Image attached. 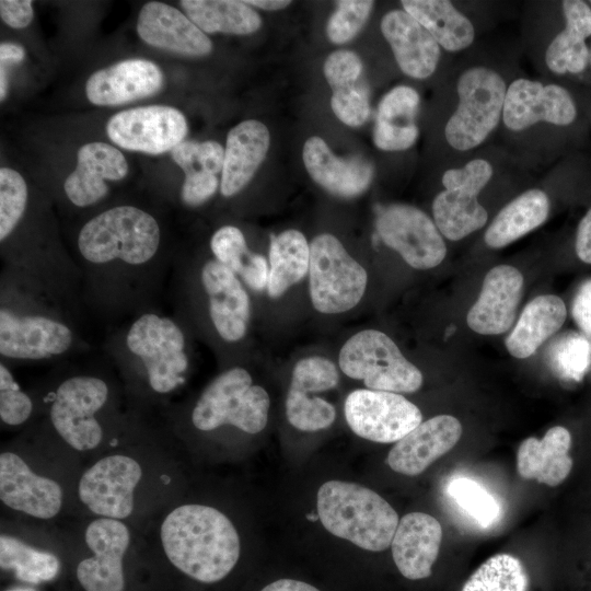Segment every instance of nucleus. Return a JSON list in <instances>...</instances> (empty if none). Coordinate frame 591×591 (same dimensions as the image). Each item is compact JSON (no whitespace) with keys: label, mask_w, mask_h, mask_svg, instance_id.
Listing matches in <instances>:
<instances>
[{"label":"nucleus","mask_w":591,"mask_h":591,"mask_svg":"<svg viewBox=\"0 0 591 591\" xmlns=\"http://www.w3.org/2000/svg\"><path fill=\"white\" fill-rule=\"evenodd\" d=\"M129 540V530L119 520L100 518L89 524L85 543L93 556L77 567V578L85 591H124L123 557Z\"/></svg>","instance_id":"nucleus-17"},{"label":"nucleus","mask_w":591,"mask_h":591,"mask_svg":"<svg viewBox=\"0 0 591 591\" xmlns=\"http://www.w3.org/2000/svg\"><path fill=\"white\" fill-rule=\"evenodd\" d=\"M218 188H220V179L216 174L186 173L179 189V200L188 208H197L212 198Z\"/></svg>","instance_id":"nucleus-49"},{"label":"nucleus","mask_w":591,"mask_h":591,"mask_svg":"<svg viewBox=\"0 0 591 591\" xmlns=\"http://www.w3.org/2000/svg\"><path fill=\"white\" fill-rule=\"evenodd\" d=\"M166 290L174 315L188 329L201 315V324L225 346L246 337L251 298L241 278L213 256L198 264L175 253Z\"/></svg>","instance_id":"nucleus-4"},{"label":"nucleus","mask_w":591,"mask_h":591,"mask_svg":"<svg viewBox=\"0 0 591 591\" xmlns=\"http://www.w3.org/2000/svg\"><path fill=\"white\" fill-rule=\"evenodd\" d=\"M368 282L366 269L329 233L310 243L309 293L313 306L324 314L351 310L362 299Z\"/></svg>","instance_id":"nucleus-10"},{"label":"nucleus","mask_w":591,"mask_h":591,"mask_svg":"<svg viewBox=\"0 0 591 591\" xmlns=\"http://www.w3.org/2000/svg\"><path fill=\"white\" fill-rule=\"evenodd\" d=\"M111 393V383L102 372L67 374L49 397L48 418L53 428L78 451L96 448L104 437L99 415L108 406Z\"/></svg>","instance_id":"nucleus-8"},{"label":"nucleus","mask_w":591,"mask_h":591,"mask_svg":"<svg viewBox=\"0 0 591 591\" xmlns=\"http://www.w3.org/2000/svg\"><path fill=\"white\" fill-rule=\"evenodd\" d=\"M0 16L12 28L26 27L33 20L34 11L30 0H1Z\"/></svg>","instance_id":"nucleus-52"},{"label":"nucleus","mask_w":591,"mask_h":591,"mask_svg":"<svg viewBox=\"0 0 591 591\" xmlns=\"http://www.w3.org/2000/svg\"><path fill=\"white\" fill-rule=\"evenodd\" d=\"M269 142L268 128L259 120L246 119L230 129L220 179L223 197L237 195L250 183L266 158Z\"/></svg>","instance_id":"nucleus-28"},{"label":"nucleus","mask_w":591,"mask_h":591,"mask_svg":"<svg viewBox=\"0 0 591 591\" xmlns=\"http://www.w3.org/2000/svg\"><path fill=\"white\" fill-rule=\"evenodd\" d=\"M269 405L266 390L253 384L245 368L234 366L206 386L190 412V421L199 431L229 425L255 434L267 425Z\"/></svg>","instance_id":"nucleus-7"},{"label":"nucleus","mask_w":591,"mask_h":591,"mask_svg":"<svg viewBox=\"0 0 591 591\" xmlns=\"http://www.w3.org/2000/svg\"><path fill=\"white\" fill-rule=\"evenodd\" d=\"M419 107V95L407 85H397L380 101L376 120L395 126L414 125Z\"/></svg>","instance_id":"nucleus-46"},{"label":"nucleus","mask_w":591,"mask_h":591,"mask_svg":"<svg viewBox=\"0 0 591 591\" xmlns=\"http://www.w3.org/2000/svg\"><path fill=\"white\" fill-rule=\"evenodd\" d=\"M572 316L576 324L591 336V279L579 287L572 302Z\"/></svg>","instance_id":"nucleus-53"},{"label":"nucleus","mask_w":591,"mask_h":591,"mask_svg":"<svg viewBox=\"0 0 591 591\" xmlns=\"http://www.w3.org/2000/svg\"><path fill=\"white\" fill-rule=\"evenodd\" d=\"M331 107L335 116L349 127L363 125L370 116L368 92L359 84L333 91Z\"/></svg>","instance_id":"nucleus-47"},{"label":"nucleus","mask_w":591,"mask_h":591,"mask_svg":"<svg viewBox=\"0 0 591 591\" xmlns=\"http://www.w3.org/2000/svg\"><path fill=\"white\" fill-rule=\"evenodd\" d=\"M171 157L185 174L207 172L218 175L222 172L224 149L212 140H184L171 151Z\"/></svg>","instance_id":"nucleus-41"},{"label":"nucleus","mask_w":591,"mask_h":591,"mask_svg":"<svg viewBox=\"0 0 591 591\" xmlns=\"http://www.w3.org/2000/svg\"><path fill=\"white\" fill-rule=\"evenodd\" d=\"M418 138L416 124L395 126L384 121H375L373 131L374 144L384 151H402L410 148Z\"/></svg>","instance_id":"nucleus-50"},{"label":"nucleus","mask_w":591,"mask_h":591,"mask_svg":"<svg viewBox=\"0 0 591 591\" xmlns=\"http://www.w3.org/2000/svg\"><path fill=\"white\" fill-rule=\"evenodd\" d=\"M529 577L517 557L501 553L485 560L461 591H528Z\"/></svg>","instance_id":"nucleus-37"},{"label":"nucleus","mask_w":591,"mask_h":591,"mask_svg":"<svg viewBox=\"0 0 591 591\" xmlns=\"http://www.w3.org/2000/svg\"><path fill=\"white\" fill-rule=\"evenodd\" d=\"M9 81L4 67H0V100L3 102L8 94Z\"/></svg>","instance_id":"nucleus-58"},{"label":"nucleus","mask_w":591,"mask_h":591,"mask_svg":"<svg viewBox=\"0 0 591 591\" xmlns=\"http://www.w3.org/2000/svg\"><path fill=\"white\" fill-rule=\"evenodd\" d=\"M339 381L337 367L325 357L313 356L299 360L292 371L290 387L305 392H325Z\"/></svg>","instance_id":"nucleus-44"},{"label":"nucleus","mask_w":591,"mask_h":591,"mask_svg":"<svg viewBox=\"0 0 591 591\" xmlns=\"http://www.w3.org/2000/svg\"><path fill=\"white\" fill-rule=\"evenodd\" d=\"M338 363L344 374L362 380L369 390L413 393L422 384L420 370L392 338L376 329H364L347 339Z\"/></svg>","instance_id":"nucleus-9"},{"label":"nucleus","mask_w":591,"mask_h":591,"mask_svg":"<svg viewBox=\"0 0 591 591\" xmlns=\"http://www.w3.org/2000/svg\"><path fill=\"white\" fill-rule=\"evenodd\" d=\"M459 104L448 120L444 135L448 143L467 151L479 146L502 116L507 88L499 73L485 67H473L459 78Z\"/></svg>","instance_id":"nucleus-11"},{"label":"nucleus","mask_w":591,"mask_h":591,"mask_svg":"<svg viewBox=\"0 0 591 591\" xmlns=\"http://www.w3.org/2000/svg\"><path fill=\"white\" fill-rule=\"evenodd\" d=\"M380 26L406 76L426 79L434 72L440 46L416 19L404 10H393L382 18Z\"/></svg>","instance_id":"nucleus-26"},{"label":"nucleus","mask_w":591,"mask_h":591,"mask_svg":"<svg viewBox=\"0 0 591 591\" xmlns=\"http://www.w3.org/2000/svg\"><path fill=\"white\" fill-rule=\"evenodd\" d=\"M442 541L440 522L424 512H410L398 522L391 548L394 563L407 579L419 580L431 575Z\"/></svg>","instance_id":"nucleus-27"},{"label":"nucleus","mask_w":591,"mask_h":591,"mask_svg":"<svg viewBox=\"0 0 591 591\" xmlns=\"http://www.w3.org/2000/svg\"><path fill=\"white\" fill-rule=\"evenodd\" d=\"M209 247L212 256L237 276L252 253L247 247L243 232L232 224L217 229L211 235Z\"/></svg>","instance_id":"nucleus-45"},{"label":"nucleus","mask_w":591,"mask_h":591,"mask_svg":"<svg viewBox=\"0 0 591 591\" xmlns=\"http://www.w3.org/2000/svg\"><path fill=\"white\" fill-rule=\"evenodd\" d=\"M563 11L566 27L549 44L545 61L557 74L579 73L590 58L586 38L591 35V9L584 1L565 0Z\"/></svg>","instance_id":"nucleus-31"},{"label":"nucleus","mask_w":591,"mask_h":591,"mask_svg":"<svg viewBox=\"0 0 591 591\" xmlns=\"http://www.w3.org/2000/svg\"><path fill=\"white\" fill-rule=\"evenodd\" d=\"M462 436L461 422L451 415L434 416L419 424L398 440L389 452L386 463L403 475L421 474L449 452Z\"/></svg>","instance_id":"nucleus-24"},{"label":"nucleus","mask_w":591,"mask_h":591,"mask_svg":"<svg viewBox=\"0 0 591 591\" xmlns=\"http://www.w3.org/2000/svg\"><path fill=\"white\" fill-rule=\"evenodd\" d=\"M34 410L31 396L21 390L7 362L0 361V418L8 426L26 422Z\"/></svg>","instance_id":"nucleus-43"},{"label":"nucleus","mask_w":591,"mask_h":591,"mask_svg":"<svg viewBox=\"0 0 591 591\" xmlns=\"http://www.w3.org/2000/svg\"><path fill=\"white\" fill-rule=\"evenodd\" d=\"M160 67L143 58H129L93 72L85 95L97 106H116L157 94L163 86Z\"/></svg>","instance_id":"nucleus-20"},{"label":"nucleus","mask_w":591,"mask_h":591,"mask_svg":"<svg viewBox=\"0 0 591 591\" xmlns=\"http://www.w3.org/2000/svg\"><path fill=\"white\" fill-rule=\"evenodd\" d=\"M262 591H320V590L303 581L293 580V579H279L266 586Z\"/></svg>","instance_id":"nucleus-55"},{"label":"nucleus","mask_w":591,"mask_h":591,"mask_svg":"<svg viewBox=\"0 0 591 591\" xmlns=\"http://www.w3.org/2000/svg\"><path fill=\"white\" fill-rule=\"evenodd\" d=\"M325 79L333 91L358 84L362 73L360 57L347 49L333 51L323 67Z\"/></svg>","instance_id":"nucleus-48"},{"label":"nucleus","mask_w":591,"mask_h":591,"mask_svg":"<svg viewBox=\"0 0 591 591\" xmlns=\"http://www.w3.org/2000/svg\"><path fill=\"white\" fill-rule=\"evenodd\" d=\"M373 1L339 0L336 10L328 19L326 35L337 45L351 40L363 27L373 9Z\"/></svg>","instance_id":"nucleus-42"},{"label":"nucleus","mask_w":591,"mask_h":591,"mask_svg":"<svg viewBox=\"0 0 591 591\" xmlns=\"http://www.w3.org/2000/svg\"><path fill=\"white\" fill-rule=\"evenodd\" d=\"M106 132L123 149L157 155L183 142L188 125L179 109L149 105L116 113L108 119Z\"/></svg>","instance_id":"nucleus-15"},{"label":"nucleus","mask_w":591,"mask_h":591,"mask_svg":"<svg viewBox=\"0 0 591 591\" xmlns=\"http://www.w3.org/2000/svg\"><path fill=\"white\" fill-rule=\"evenodd\" d=\"M0 498L8 507L39 519L55 517L62 505L61 487L35 474L15 453L0 455Z\"/></svg>","instance_id":"nucleus-22"},{"label":"nucleus","mask_w":591,"mask_h":591,"mask_svg":"<svg viewBox=\"0 0 591 591\" xmlns=\"http://www.w3.org/2000/svg\"><path fill=\"white\" fill-rule=\"evenodd\" d=\"M576 115L573 100L560 85L517 79L507 89L502 119L510 130L520 131L538 121L566 126Z\"/></svg>","instance_id":"nucleus-18"},{"label":"nucleus","mask_w":591,"mask_h":591,"mask_svg":"<svg viewBox=\"0 0 591 591\" xmlns=\"http://www.w3.org/2000/svg\"><path fill=\"white\" fill-rule=\"evenodd\" d=\"M128 162L116 147L89 142L79 148L74 170L63 182L67 200L76 208L97 205L109 192L108 182L121 181L128 174Z\"/></svg>","instance_id":"nucleus-19"},{"label":"nucleus","mask_w":591,"mask_h":591,"mask_svg":"<svg viewBox=\"0 0 591 591\" xmlns=\"http://www.w3.org/2000/svg\"><path fill=\"white\" fill-rule=\"evenodd\" d=\"M302 159L312 179L341 198H354L364 193L374 174L371 162L361 157L339 158L317 136L305 141Z\"/></svg>","instance_id":"nucleus-25"},{"label":"nucleus","mask_w":591,"mask_h":591,"mask_svg":"<svg viewBox=\"0 0 591 591\" xmlns=\"http://www.w3.org/2000/svg\"><path fill=\"white\" fill-rule=\"evenodd\" d=\"M575 248L580 260L591 264V208L579 222Z\"/></svg>","instance_id":"nucleus-54"},{"label":"nucleus","mask_w":591,"mask_h":591,"mask_svg":"<svg viewBox=\"0 0 591 591\" xmlns=\"http://www.w3.org/2000/svg\"><path fill=\"white\" fill-rule=\"evenodd\" d=\"M549 199L541 189H529L506 205L487 228L484 240L491 248H501L545 222Z\"/></svg>","instance_id":"nucleus-32"},{"label":"nucleus","mask_w":591,"mask_h":591,"mask_svg":"<svg viewBox=\"0 0 591 591\" xmlns=\"http://www.w3.org/2000/svg\"><path fill=\"white\" fill-rule=\"evenodd\" d=\"M344 413L357 436L379 443L397 442L422 422L420 409L403 395L369 389L352 391Z\"/></svg>","instance_id":"nucleus-13"},{"label":"nucleus","mask_w":591,"mask_h":591,"mask_svg":"<svg viewBox=\"0 0 591 591\" xmlns=\"http://www.w3.org/2000/svg\"><path fill=\"white\" fill-rule=\"evenodd\" d=\"M0 566L12 570L14 576L27 583L39 584L57 577L60 570L58 557L36 549L14 536H0Z\"/></svg>","instance_id":"nucleus-36"},{"label":"nucleus","mask_w":591,"mask_h":591,"mask_svg":"<svg viewBox=\"0 0 591 591\" xmlns=\"http://www.w3.org/2000/svg\"><path fill=\"white\" fill-rule=\"evenodd\" d=\"M566 316L567 309L559 297L543 294L534 298L525 305L506 338L507 350L514 358H529L560 329Z\"/></svg>","instance_id":"nucleus-30"},{"label":"nucleus","mask_w":591,"mask_h":591,"mask_svg":"<svg viewBox=\"0 0 591 591\" xmlns=\"http://www.w3.org/2000/svg\"><path fill=\"white\" fill-rule=\"evenodd\" d=\"M404 11L416 19L442 48L459 51L474 40L472 22L448 0H403Z\"/></svg>","instance_id":"nucleus-33"},{"label":"nucleus","mask_w":591,"mask_h":591,"mask_svg":"<svg viewBox=\"0 0 591 591\" xmlns=\"http://www.w3.org/2000/svg\"><path fill=\"white\" fill-rule=\"evenodd\" d=\"M523 282L522 274L513 266L491 268L467 313L468 327L482 335H498L510 329L522 298Z\"/></svg>","instance_id":"nucleus-23"},{"label":"nucleus","mask_w":591,"mask_h":591,"mask_svg":"<svg viewBox=\"0 0 591 591\" xmlns=\"http://www.w3.org/2000/svg\"><path fill=\"white\" fill-rule=\"evenodd\" d=\"M160 536L169 560L200 582L223 579L240 557V537L233 523L209 506L175 508L162 522Z\"/></svg>","instance_id":"nucleus-5"},{"label":"nucleus","mask_w":591,"mask_h":591,"mask_svg":"<svg viewBox=\"0 0 591 591\" xmlns=\"http://www.w3.org/2000/svg\"><path fill=\"white\" fill-rule=\"evenodd\" d=\"M286 415L294 428L312 432L331 427L336 418V409L322 397L289 387Z\"/></svg>","instance_id":"nucleus-38"},{"label":"nucleus","mask_w":591,"mask_h":591,"mask_svg":"<svg viewBox=\"0 0 591 591\" xmlns=\"http://www.w3.org/2000/svg\"><path fill=\"white\" fill-rule=\"evenodd\" d=\"M448 494L483 526L498 520L499 505L479 483L466 477L454 478L448 485Z\"/></svg>","instance_id":"nucleus-39"},{"label":"nucleus","mask_w":591,"mask_h":591,"mask_svg":"<svg viewBox=\"0 0 591 591\" xmlns=\"http://www.w3.org/2000/svg\"><path fill=\"white\" fill-rule=\"evenodd\" d=\"M317 514L329 533L370 552L386 549L399 522L393 507L375 491L341 480L320 487Z\"/></svg>","instance_id":"nucleus-6"},{"label":"nucleus","mask_w":591,"mask_h":591,"mask_svg":"<svg viewBox=\"0 0 591 591\" xmlns=\"http://www.w3.org/2000/svg\"><path fill=\"white\" fill-rule=\"evenodd\" d=\"M7 591H36V590L31 589V588H16V589H9Z\"/></svg>","instance_id":"nucleus-59"},{"label":"nucleus","mask_w":591,"mask_h":591,"mask_svg":"<svg viewBox=\"0 0 591 591\" xmlns=\"http://www.w3.org/2000/svg\"><path fill=\"white\" fill-rule=\"evenodd\" d=\"M136 30L149 46L175 54L201 57L212 50L209 37L183 12L159 1L142 5Z\"/></svg>","instance_id":"nucleus-21"},{"label":"nucleus","mask_w":591,"mask_h":591,"mask_svg":"<svg viewBox=\"0 0 591 591\" xmlns=\"http://www.w3.org/2000/svg\"><path fill=\"white\" fill-rule=\"evenodd\" d=\"M590 59H591V53H590Z\"/></svg>","instance_id":"nucleus-60"},{"label":"nucleus","mask_w":591,"mask_h":591,"mask_svg":"<svg viewBox=\"0 0 591 591\" xmlns=\"http://www.w3.org/2000/svg\"><path fill=\"white\" fill-rule=\"evenodd\" d=\"M491 175L490 163L483 159L472 160L463 167L443 174L445 189L432 202L434 223L442 235L459 241L485 225L488 213L477 196Z\"/></svg>","instance_id":"nucleus-12"},{"label":"nucleus","mask_w":591,"mask_h":591,"mask_svg":"<svg viewBox=\"0 0 591 591\" xmlns=\"http://www.w3.org/2000/svg\"><path fill=\"white\" fill-rule=\"evenodd\" d=\"M376 234L413 268L430 269L447 255V246L436 223L420 209L404 204L381 208Z\"/></svg>","instance_id":"nucleus-14"},{"label":"nucleus","mask_w":591,"mask_h":591,"mask_svg":"<svg viewBox=\"0 0 591 591\" xmlns=\"http://www.w3.org/2000/svg\"><path fill=\"white\" fill-rule=\"evenodd\" d=\"M192 333L162 306L142 311L107 331L103 355L135 385L166 395L185 383Z\"/></svg>","instance_id":"nucleus-3"},{"label":"nucleus","mask_w":591,"mask_h":591,"mask_svg":"<svg viewBox=\"0 0 591 591\" xmlns=\"http://www.w3.org/2000/svg\"><path fill=\"white\" fill-rule=\"evenodd\" d=\"M548 358L556 372L577 379L590 364L591 344L579 334L567 333L553 343Z\"/></svg>","instance_id":"nucleus-40"},{"label":"nucleus","mask_w":591,"mask_h":591,"mask_svg":"<svg viewBox=\"0 0 591 591\" xmlns=\"http://www.w3.org/2000/svg\"><path fill=\"white\" fill-rule=\"evenodd\" d=\"M25 57V50L22 46L11 43L2 42L0 44V61L1 66L7 63H19Z\"/></svg>","instance_id":"nucleus-56"},{"label":"nucleus","mask_w":591,"mask_h":591,"mask_svg":"<svg viewBox=\"0 0 591 591\" xmlns=\"http://www.w3.org/2000/svg\"><path fill=\"white\" fill-rule=\"evenodd\" d=\"M245 2L251 7H257L268 11L281 10L291 3V1L286 0H248Z\"/></svg>","instance_id":"nucleus-57"},{"label":"nucleus","mask_w":591,"mask_h":591,"mask_svg":"<svg viewBox=\"0 0 591 591\" xmlns=\"http://www.w3.org/2000/svg\"><path fill=\"white\" fill-rule=\"evenodd\" d=\"M239 277L251 290H264L268 286L269 278L267 259L260 254L251 253Z\"/></svg>","instance_id":"nucleus-51"},{"label":"nucleus","mask_w":591,"mask_h":591,"mask_svg":"<svg viewBox=\"0 0 591 591\" xmlns=\"http://www.w3.org/2000/svg\"><path fill=\"white\" fill-rule=\"evenodd\" d=\"M82 316L58 302L23 274H0V358L3 362H49L78 358L92 346Z\"/></svg>","instance_id":"nucleus-2"},{"label":"nucleus","mask_w":591,"mask_h":591,"mask_svg":"<svg viewBox=\"0 0 591 591\" xmlns=\"http://www.w3.org/2000/svg\"><path fill=\"white\" fill-rule=\"evenodd\" d=\"M179 4L205 34L247 35L262 26L259 14L245 1L182 0Z\"/></svg>","instance_id":"nucleus-34"},{"label":"nucleus","mask_w":591,"mask_h":591,"mask_svg":"<svg viewBox=\"0 0 591 591\" xmlns=\"http://www.w3.org/2000/svg\"><path fill=\"white\" fill-rule=\"evenodd\" d=\"M142 475L134 459L115 454L103 457L81 477L79 496L95 514L124 519L134 509V490Z\"/></svg>","instance_id":"nucleus-16"},{"label":"nucleus","mask_w":591,"mask_h":591,"mask_svg":"<svg viewBox=\"0 0 591 591\" xmlns=\"http://www.w3.org/2000/svg\"><path fill=\"white\" fill-rule=\"evenodd\" d=\"M570 447L571 434L561 426L549 428L541 440L526 438L517 452L518 473L522 478L557 486L567 478L572 468Z\"/></svg>","instance_id":"nucleus-29"},{"label":"nucleus","mask_w":591,"mask_h":591,"mask_svg":"<svg viewBox=\"0 0 591 591\" xmlns=\"http://www.w3.org/2000/svg\"><path fill=\"white\" fill-rule=\"evenodd\" d=\"M70 251L81 273V301L108 329L161 306L175 253L155 212L117 204L88 218Z\"/></svg>","instance_id":"nucleus-1"},{"label":"nucleus","mask_w":591,"mask_h":591,"mask_svg":"<svg viewBox=\"0 0 591 591\" xmlns=\"http://www.w3.org/2000/svg\"><path fill=\"white\" fill-rule=\"evenodd\" d=\"M268 260V294L278 298L309 274L310 244L300 231L286 230L271 236Z\"/></svg>","instance_id":"nucleus-35"}]
</instances>
